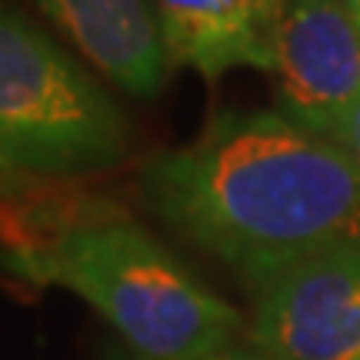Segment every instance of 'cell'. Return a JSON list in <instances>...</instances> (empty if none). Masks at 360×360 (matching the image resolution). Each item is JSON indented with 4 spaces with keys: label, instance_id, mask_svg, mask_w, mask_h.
Listing matches in <instances>:
<instances>
[{
    "label": "cell",
    "instance_id": "obj_7",
    "mask_svg": "<svg viewBox=\"0 0 360 360\" xmlns=\"http://www.w3.org/2000/svg\"><path fill=\"white\" fill-rule=\"evenodd\" d=\"M90 64L134 97L167 80V47L154 0H37Z\"/></svg>",
    "mask_w": 360,
    "mask_h": 360
},
{
    "label": "cell",
    "instance_id": "obj_9",
    "mask_svg": "<svg viewBox=\"0 0 360 360\" xmlns=\"http://www.w3.org/2000/svg\"><path fill=\"white\" fill-rule=\"evenodd\" d=\"M120 360H134V357H120ZM207 360H281V357H274L264 347L247 340V344H231V347H224L220 354H214V357H207Z\"/></svg>",
    "mask_w": 360,
    "mask_h": 360
},
{
    "label": "cell",
    "instance_id": "obj_10",
    "mask_svg": "<svg viewBox=\"0 0 360 360\" xmlns=\"http://www.w3.org/2000/svg\"><path fill=\"white\" fill-rule=\"evenodd\" d=\"M27 184V174L13 160H7V157L0 154V197H7V193H13V191H20Z\"/></svg>",
    "mask_w": 360,
    "mask_h": 360
},
{
    "label": "cell",
    "instance_id": "obj_5",
    "mask_svg": "<svg viewBox=\"0 0 360 360\" xmlns=\"http://www.w3.org/2000/svg\"><path fill=\"white\" fill-rule=\"evenodd\" d=\"M274 80L287 120L334 137L360 101V27L344 0H283Z\"/></svg>",
    "mask_w": 360,
    "mask_h": 360
},
{
    "label": "cell",
    "instance_id": "obj_3",
    "mask_svg": "<svg viewBox=\"0 0 360 360\" xmlns=\"http://www.w3.org/2000/svg\"><path fill=\"white\" fill-rule=\"evenodd\" d=\"M130 124L103 87L27 17L0 4V154L44 177L120 164Z\"/></svg>",
    "mask_w": 360,
    "mask_h": 360
},
{
    "label": "cell",
    "instance_id": "obj_6",
    "mask_svg": "<svg viewBox=\"0 0 360 360\" xmlns=\"http://www.w3.org/2000/svg\"><path fill=\"white\" fill-rule=\"evenodd\" d=\"M170 67L220 80L237 67L274 74L283 0H154Z\"/></svg>",
    "mask_w": 360,
    "mask_h": 360
},
{
    "label": "cell",
    "instance_id": "obj_1",
    "mask_svg": "<svg viewBox=\"0 0 360 360\" xmlns=\"http://www.w3.org/2000/svg\"><path fill=\"white\" fill-rule=\"evenodd\" d=\"M147 210L244 283L321 247L360 240V174L330 137L281 110H220L141 167Z\"/></svg>",
    "mask_w": 360,
    "mask_h": 360
},
{
    "label": "cell",
    "instance_id": "obj_11",
    "mask_svg": "<svg viewBox=\"0 0 360 360\" xmlns=\"http://www.w3.org/2000/svg\"><path fill=\"white\" fill-rule=\"evenodd\" d=\"M347 4V11L354 13V20H357V27H360V0H344Z\"/></svg>",
    "mask_w": 360,
    "mask_h": 360
},
{
    "label": "cell",
    "instance_id": "obj_4",
    "mask_svg": "<svg viewBox=\"0 0 360 360\" xmlns=\"http://www.w3.org/2000/svg\"><path fill=\"white\" fill-rule=\"evenodd\" d=\"M247 290L250 344L281 360H360V240L321 247Z\"/></svg>",
    "mask_w": 360,
    "mask_h": 360
},
{
    "label": "cell",
    "instance_id": "obj_8",
    "mask_svg": "<svg viewBox=\"0 0 360 360\" xmlns=\"http://www.w3.org/2000/svg\"><path fill=\"white\" fill-rule=\"evenodd\" d=\"M330 141H334L337 147L347 154V160L354 164V170L360 174V101H357V107L344 117V124L337 127V134L330 137Z\"/></svg>",
    "mask_w": 360,
    "mask_h": 360
},
{
    "label": "cell",
    "instance_id": "obj_2",
    "mask_svg": "<svg viewBox=\"0 0 360 360\" xmlns=\"http://www.w3.org/2000/svg\"><path fill=\"white\" fill-rule=\"evenodd\" d=\"M0 267L87 300L134 360H207L237 344L240 314L207 290L167 247L117 210L47 217L0 250Z\"/></svg>",
    "mask_w": 360,
    "mask_h": 360
}]
</instances>
